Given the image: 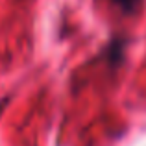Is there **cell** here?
Instances as JSON below:
<instances>
[{
  "label": "cell",
  "instance_id": "cell-1",
  "mask_svg": "<svg viewBox=\"0 0 146 146\" xmlns=\"http://www.w3.org/2000/svg\"><path fill=\"white\" fill-rule=\"evenodd\" d=\"M111 2H113V6H117L122 13H135L141 7L143 0H111Z\"/></svg>",
  "mask_w": 146,
  "mask_h": 146
}]
</instances>
